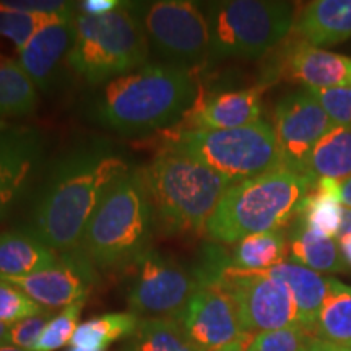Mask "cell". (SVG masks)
<instances>
[{
  "mask_svg": "<svg viewBox=\"0 0 351 351\" xmlns=\"http://www.w3.org/2000/svg\"><path fill=\"white\" fill-rule=\"evenodd\" d=\"M0 351H28V350L19 348V346H13V345H2L0 346Z\"/></svg>",
  "mask_w": 351,
  "mask_h": 351,
  "instance_id": "obj_44",
  "label": "cell"
},
{
  "mask_svg": "<svg viewBox=\"0 0 351 351\" xmlns=\"http://www.w3.org/2000/svg\"><path fill=\"white\" fill-rule=\"evenodd\" d=\"M296 32L311 46H330L351 38V0H314L302 8Z\"/></svg>",
  "mask_w": 351,
  "mask_h": 351,
  "instance_id": "obj_19",
  "label": "cell"
},
{
  "mask_svg": "<svg viewBox=\"0 0 351 351\" xmlns=\"http://www.w3.org/2000/svg\"><path fill=\"white\" fill-rule=\"evenodd\" d=\"M339 199L341 207L351 210V176L345 181L339 182Z\"/></svg>",
  "mask_w": 351,
  "mask_h": 351,
  "instance_id": "obj_39",
  "label": "cell"
},
{
  "mask_svg": "<svg viewBox=\"0 0 351 351\" xmlns=\"http://www.w3.org/2000/svg\"><path fill=\"white\" fill-rule=\"evenodd\" d=\"M119 351H205L176 319H142Z\"/></svg>",
  "mask_w": 351,
  "mask_h": 351,
  "instance_id": "obj_26",
  "label": "cell"
},
{
  "mask_svg": "<svg viewBox=\"0 0 351 351\" xmlns=\"http://www.w3.org/2000/svg\"><path fill=\"white\" fill-rule=\"evenodd\" d=\"M83 304L85 301L75 302V304L64 307V311L54 315L44 328L34 351H56L70 343L77 327L80 326L78 319H80Z\"/></svg>",
  "mask_w": 351,
  "mask_h": 351,
  "instance_id": "obj_30",
  "label": "cell"
},
{
  "mask_svg": "<svg viewBox=\"0 0 351 351\" xmlns=\"http://www.w3.org/2000/svg\"><path fill=\"white\" fill-rule=\"evenodd\" d=\"M67 351H98V350H86V348H78V346H69Z\"/></svg>",
  "mask_w": 351,
  "mask_h": 351,
  "instance_id": "obj_45",
  "label": "cell"
},
{
  "mask_svg": "<svg viewBox=\"0 0 351 351\" xmlns=\"http://www.w3.org/2000/svg\"><path fill=\"white\" fill-rule=\"evenodd\" d=\"M265 274L287 285L296 306L301 328L313 333L320 306L327 295V278L291 261L278 263L274 269L265 270Z\"/></svg>",
  "mask_w": 351,
  "mask_h": 351,
  "instance_id": "obj_20",
  "label": "cell"
},
{
  "mask_svg": "<svg viewBox=\"0 0 351 351\" xmlns=\"http://www.w3.org/2000/svg\"><path fill=\"white\" fill-rule=\"evenodd\" d=\"M127 269L130 271L127 304L130 313L143 319L179 320L202 285L199 276L152 249Z\"/></svg>",
  "mask_w": 351,
  "mask_h": 351,
  "instance_id": "obj_10",
  "label": "cell"
},
{
  "mask_svg": "<svg viewBox=\"0 0 351 351\" xmlns=\"http://www.w3.org/2000/svg\"><path fill=\"white\" fill-rule=\"evenodd\" d=\"M143 171L153 217L168 234L207 230L230 179L169 148H163Z\"/></svg>",
  "mask_w": 351,
  "mask_h": 351,
  "instance_id": "obj_3",
  "label": "cell"
},
{
  "mask_svg": "<svg viewBox=\"0 0 351 351\" xmlns=\"http://www.w3.org/2000/svg\"><path fill=\"white\" fill-rule=\"evenodd\" d=\"M289 258L291 262L324 274L346 271V262L337 239L324 238L317 232L307 230L302 225L293 232L289 243Z\"/></svg>",
  "mask_w": 351,
  "mask_h": 351,
  "instance_id": "obj_25",
  "label": "cell"
},
{
  "mask_svg": "<svg viewBox=\"0 0 351 351\" xmlns=\"http://www.w3.org/2000/svg\"><path fill=\"white\" fill-rule=\"evenodd\" d=\"M197 96L192 70L148 64L108 82L95 116L101 125L119 134H148L184 119Z\"/></svg>",
  "mask_w": 351,
  "mask_h": 351,
  "instance_id": "obj_2",
  "label": "cell"
},
{
  "mask_svg": "<svg viewBox=\"0 0 351 351\" xmlns=\"http://www.w3.org/2000/svg\"><path fill=\"white\" fill-rule=\"evenodd\" d=\"M127 173V161L106 142H88L69 152L34 195L25 230L54 251H73L103 197Z\"/></svg>",
  "mask_w": 351,
  "mask_h": 351,
  "instance_id": "obj_1",
  "label": "cell"
},
{
  "mask_svg": "<svg viewBox=\"0 0 351 351\" xmlns=\"http://www.w3.org/2000/svg\"><path fill=\"white\" fill-rule=\"evenodd\" d=\"M140 319L134 313H109L91 317L80 324L73 333L70 346L106 351L117 340H127L137 330Z\"/></svg>",
  "mask_w": 351,
  "mask_h": 351,
  "instance_id": "obj_29",
  "label": "cell"
},
{
  "mask_svg": "<svg viewBox=\"0 0 351 351\" xmlns=\"http://www.w3.org/2000/svg\"><path fill=\"white\" fill-rule=\"evenodd\" d=\"M78 5L80 7L77 8L80 10L82 15L103 16L117 10L121 5H124V2H119V0H83Z\"/></svg>",
  "mask_w": 351,
  "mask_h": 351,
  "instance_id": "obj_37",
  "label": "cell"
},
{
  "mask_svg": "<svg viewBox=\"0 0 351 351\" xmlns=\"http://www.w3.org/2000/svg\"><path fill=\"white\" fill-rule=\"evenodd\" d=\"M298 215H301V225L317 232L324 238L339 239L343 207L339 199V182L330 179H320L311 192L301 200Z\"/></svg>",
  "mask_w": 351,
  "mask_h": 351,
  "instance_id": "obj_23",
  "label": "cell"
},
{
  "mask_svg": "<svg viewBox=\"0 0 351 351\" xmlns=\"http://www.w3.org/2000/svg\"><path fill=\"white\" fill-rule=\"evenodd\" d=\"M313 335L351 348V285L327 278V295L320 306Z\"/></svg>",
  "mask_w": 351,
  "mask_h": 351,
  "instance_id": "obj_24",
  "label": "cell"
},
{
  "mask_svg": "<svg viewBox=\"0 0 351 351\" xmlns=\"http://www.w3.org/2000/svg\"><path fill=\"white\" fill-rule=\"evenodd\" d=\"M210 57L256 59L269 52L295 25V8L278 0H228L207 8Z\"/></svg>",
  "mask_w": 351,
  "mask_h": 351,
  "instance_id": "obj_8",
  "label": "cell"
},
{
  "mask_svg": "<svg viewBox=\"0 0 351 351\" xmlns=\"http://www.w3.org/2000/svg\"><path fill=\"white\" fill-rule=\"evenodd\" d=\"M148 44L166 64L194 70L210 56L207 15L189 0H161L135 7Z\"/></svg>",
  "mask_w": 351,
  "mask_h": 351,
  "instance_id": "obj_9",
  "label": "cell"
},
{
  "mask_svg": "<svg viewBox=\"0 0 351 351\" xmlns=\"http://www.w3.org/2000/svg\"><path fill=\"white\" fill-rule=\"evenodd\" d=\"M285 72L307 90L346 88L351 86V57L301 43L288 52Z\"/></svg>",
  "mask_w": 351,
  "mask_h": 351,
  "instance_id": "obj_18",
  "label": "cell"
},
{
  "mask_svg": "<svg viewBox=\"0 0 351 351\" xmlns=\"http://www.w3.org/2000/svg\"><path fill=\"white\" fill-rule=\"evenodd\" d=\"M339 244H340V249H341V254H343V258L346 262V265L351 269V234H343L340 236L339 239Z\"/></svg>",
  "mask_w": 351,
  "mask_h": 351,
  "instance_id": "obj_40",
  "label": "cell"
},
{
  "mask_svg": "<svg viewBox=\"0 0 351 351\" xmlns=\"http://www.w3.org/2000/svg\"><path fill=\"white\" fill-rule=\"evenodd\" d=\"M288 254L287 238L280 230L251 234L236 244L231 262L225 269L265 271L285 262Z\"/></svg>",
  "mask_w": 351,
  "mask_h": 351,
  "instance_id": "obj_27",
  "label": "cell"
},
{
  "mask_svg": "<svg viewBox=\"0 0 351 351\" xmlns=\"http://www.w3.org/2000/svg\"><path fill=\"white\" fill-rule=\"evenodd\" d=\"M251 337H252V335H251ZM251 337H245V339H243V340L234 341V343L226 345V346H223V348L215 350V351H245V348H247L249 340H251Z\"/></svg>",
  "mask_w": 351,
  "mask_h": 351,
  "instance_id": "obj_42",
  "label": "cell"
},
{
  "mask_svg": "<svg viewBox=\"0 0 351 351\" xmlns=\"http://www.w3.org/2000/svg\"><path fill=\"white\" fill-rule=\"evenodd\" d=\"M311 337L313 333L301 327L263 332L251 337L245 351H307Z\"/></svg>",
  "mask_w": 351,
  "mask_h": 351,
  "instance_id": "obj_33",
  "label": "cell"
},
{
  "mask_svg": "<svg viewBox=\"0 0 351 351\" xmlns=\"http://www.w3.org/2000/svg\"><path fill=\"white\" fill-rule=\"evenodd\" d=\"M307 351H351V348L350 346L330 343V341L317 339V337L313 335L309 340V345H307Z\"/></svg>",
  "mask_w": 351,
  "mask_h": 351,
  "instance_id": "obj_38",
  "label": "cell"
},
{
  "mask_svg": "<svg viewBox=\"0 0 351 351\" xmlns=\"http://www.w3.org/2000/svg\"><path fill=\"white\" fill-rule=\"evenodd\" d=\"M54 19H57V16L33 15V13L0 8V36L10 39L19 47V51H21L26 46V43L36 34L39 28H43L44 25L49 23Z\"/></svg>",
  "mask_w": 351,
  "mask_h": 351,
  "instance_id": "obj_31",
  "label": "cell"
},
{
  "mask_svg": "<svg viewBox=\"0 0 351 351\" xmlns=\"http://www.w3.org/2000/svg\"><path fill=\"white\" fill-rule=\"evenodd\" d=\"M309 91L317 98L333 125L351 129V86Z\"/></svg>",
  "mask_w": 351,
  "mask_h": 351,
  "instance_id": "obj_34",
  "label": "cell"
},
{
  "mask_svg": "<svg viewBox=\"0 0 351 351\" xmlns=\"http://www.w3.org/2000/svg\"><path fill=\"white\" fill-rule=\"evenodd\" d=\"M44 311L47 309L34 302L15 285L0 280V324L12 327L21 320L44 313Z\"/></svg>",
  "mask_w": 351,
  "mask_h": 351,
  "instance_id": "obj_32",
  "label": "cell"
},
{
  "mask_svg": "<svg viewBox=\"0 0 351 351\" xmlns=\"http://www.w3.org/2000/svg\"><path fill=\"white\" fill-rule=\"evenodd\" d=\"M179 322L205 351H215L251 337L244 332L234 302L215 282L202 283L184 309Z\"/></svg>",
  "mask_w": 351,
  "mask_h": 351,
  "instance_id": "obj_14",
  "label": "cell"
},
{
  "mask_svg": "<svg viewBox=\"0 0 351 351\" xmlns=\"http://www.w3.org/2000/svg\"><path fill=\"white\" fill-rule=\"evenodd\" d=\"M54 317L51 311H44V313L33 315L21 322L15 324L10 327V345L19 346V348L34 351L39 339H41L44 328H46L49 320Z\"/></svg>",
  "mask_w": 351,
  "mask_h": 351,
  "instance_id": "obj_35",
  "label": "cell"
},
{
  "mask_svg": "<svg viewBox=\"0 0 351 351\" xmlns=\"http://www.w3.org/2000/svg\"><path fill=\"white\" fill-rule=\"evenodd\" d=\"M351 234V210L343 208V217H341V226H340V236Z\"/></svg>",
  "mask_w": 351,
  "mask_h": 351,
  "instance_id": "obj_41",
  "label": "cell"
},
{
  "mask_svg": "<svg viewBox=\"0 0 351 351\" xmlns=\"http://www.w3.org/2000/svg\"><path fill=\"white\" fill-rule=\"evenodd\" d=\"M153 223L143 171H129L103 197L77 249L95 269H127L150 249Z\"/></svg>",
  "mask_w": 351,
  "mask_h": 351,
  "instance_id": "obj_4",
  "label": "cell"
},
{
  "mask_svg": "<svg viewBox=\"0 0 351 351\" xmlns=\"http://www.w3.org/2000/svg\"><path fill=\"white\" fill-rule=\"evenodd\" d=\"M333 127L317 98L307 88L285 96L276 104L274 129L283 166L306 176L314 147Z\"/></svg>",
  "mask_w": 351,
  "mask_h": 351,
  "instance_id": "obj_12",
  "label": "cell"
},
{
  "mask_svg": "<svg viewBox=\"0 0 351 351\" xmlns=\"http://www.w3.org/2000/svg\"><path fill=\"white\" fill-rule=\"evenodd\" d=\"M0 280L15 285L44 309L69 307L85 301L96 280V269L78 251L64 252L56 267L25 276H2Z\"/></svg>",
  "mask_w": 351,
  "mask_h": 351,
  "instance_id": "obj_13",
  "label": "cell"
},
{
  "mask_svg": "<svg viewBox=\"0 0 351 351\" xmlns=\"http://www.w3.org/2000/svg\"><path fill=\"white\" fill-rule=\"evenodd\" d=\"M38 108V88L21 65L0 54V117H25Z\"/></svg>",
  "mask_w": 351,
  "mask_h": 351,
  "instance_id": "obj_28",
  "label": "cell"
},
{
  "mask_svg": "<svg viewBox=\"0 0 351 351\" xmlns=\"http://www.w3.org/2000/svg\"><path fill=\"white\" fill-rule=\"evenodd\" d=\"M7 127H8V124H5V122H3V121H0V130L7 129Z\"/></svg>",
  "mask_w": 351,
  "mask_h": 351,
  "instance_id": "obj_46",
  "label": "cell"
},
{
  "mask_svg": "<svg viewBox=\"0 0 351 351\" xmlns=\"http://www.w3.org/2000/svg\"><path fill=\"white\" fill-rule=\"evenodd\" d=\"M75 13L51 20L19 51V64L38 90L47 91L56 85L60 64L67 59L75 39Z\"/></svg>",
  "mask_w": 351,
  "mask_h": 351,
  "instance_id": "obj_16",
  "label": "cell"
},
{
  "mask_svg": "<svg viewBox=\"0 0 351 351\" xmlns=\"http://www.w3.org/2000/svg\"><path fill=\"white\" fill-rule=\"evenodd\" d=\"M7 343L10 345V327L0 324V346Z\"/></svg>",
  "mask_w": 351,
  "mask_h": 351,
  "instance_id": "obj_43",
  "label": "cell"
},
{
  "mask_svg": "<svg viewBox=\"0 0 351 351\" xmlns=\"http://www.w3.org/2000/svg\"><path fill=\"white\" fill-rule=\"evenodd\" d=\"M148 46L135 7L124 2L103 16L78 13L67 64L83 80L98 85L138 69L147 59Z\"/></svg>",
  "mask_w": 351,
  "mask_h": 351,
  "instance_id": "obj_6",
  "label": "cell"
},
{
  "mask_svg": "<svg viewBox=\"0 0 351 351\" xmlns=\"http://www.w3.org/2000/svg\"><path fill=\"white\" fill-rule=\"evenodd\" d=\"M43 155V137L38 130L10 125L0 130V221L32 186Z\"/></svg>",
  "mask_w": 351,
  "mask_h": 351,
  "instance_id": "obj_15",
  "label": "cell"
},
{
  "mask_svg": "<svg viewBox=\"0 0 351 351\" xmlns=\"http://www.w3.org/2000/svg\"><path fill=\"white\" fill-rule=\"evenodd\" d=\"M263 90L265 86H254L210 96L199 95L184 116L181 129L226 130L258 122Z\"/></svg>",
  "mask_w": 351,
  "mask_h": 351,
  "instance_id": "obj_17",
  "label": "cell"
},
{
  "mask_svg": "<svg viewBox=\"0 0 351 351\" xmlns=\"http://www.w3.org/2000/svg\"><path fill=\"white\" fill-rule=\"evenodd\" d=\"M0 8L33 13V15L60 16L75 12V3L62 2V0H2Z\"/></svg>",
  "mask_w": 351,
  "mask_h": 351,
  "instance_id": "obj_36",
  "label": "cell"
},
{
  "mask_svg": "<svg viewBox=\"0 0 351 351\" xmlns=\"http://www.w3.org/2000/svg\"><path fill=\"white\" fill-rule=\"evenodd\" d=\"M165 148L194 158L232 184L283 166L274 125L265 121L226 130L173 129Z\"/></svg>",
  "mask_w": 351,
  "mask_h": 351,
  "instance_id": "obj_7",
  "label": "cell"
},
{
  "mask_svg": "<svg viewBox=\"0 0 351 351\" xmlns=\"http://www.w3.org/2000/svg\"><path fill=\"white\" fill-rule=\"evenodd\" d=\"M210 282L228 293L238 311L241 326L249 335L301 327L287 285L265 271L223 269Z\"/></svg>",
  "mask_w": 351,
  "mask_h": 351,
  "instance_id": "obj_11",
  "label": "cell"
},
{
  "mask_svg": "<svg viewBox=\"0 0 351 351\" xmlns=\"http://www.w3.org/2000/svg\"><path fill=\"white\" fill-rule=\"evenodd\" d=\"M315 184L304 174L280 166L257 178L232 184L219 200L205 232L223 244L287 225Z\"/></svg>",
  "mask_w": 351,
  "mask_h": 351,
  "instance_id": "obj_5",
  "label": "cell"
},
{
  "mask_svg": "<svg viewBox=\"0 0 351 351\" xmlns=\"http://www.w3.org/2000/svg\"><path fill=\"white\" fill-rule=\"evenodd\" d=\"M59 257L54 249L26 230L0 232V275L25 276L49 270Z\"/></svg>",
  "mask_w": 351,
  "mask_h": 351,
  "instance_id": "obj_21",
  "label": "cell"
},
{
  "mask_svg": "<svg viewBox=\"0 0 351 351\" xmlns=\"http://www.w3.org/2000/svg\"><path fill=\"white\" fill-rule=\"evenodd\" d=\"M306 176L314 184L320 179L341 182L351 176V129L333 125L319 140L306 165Z\"/></svg>",
  "mask_w": 351,
  "mask_h": 351,
  "instance_id": "obj_22",
  "label": "cell"
}]
</instances>
